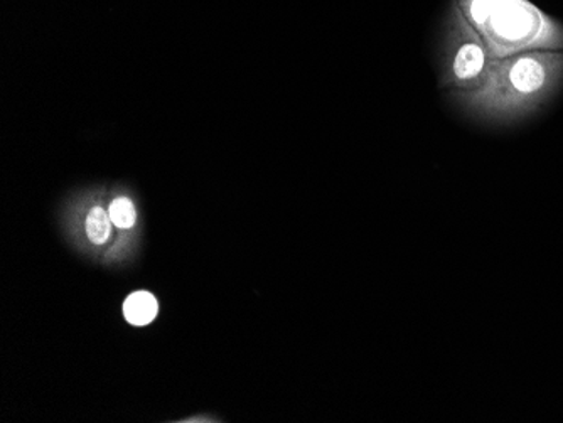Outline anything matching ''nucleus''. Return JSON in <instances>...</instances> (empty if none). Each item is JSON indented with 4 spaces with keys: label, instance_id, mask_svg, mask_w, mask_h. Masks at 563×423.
Returning <instances> with one entry per match:
<instances>
[{
    "label": "nucleus",
    "instance_id": "f257e3e1",
    "mask_svg": "<svg viewBox=\"0 0 563 423\" xmlns=\"http://www.w3.org/2000/svg\"><path fill=\"white\" fill-rule=\"evenodd\" d=\"M562 88L563 49L530 52L493 59L481 87L445 97L474 122L508 127L540 112Z\"/></svg>",
    "mask_w": 563,
    "mask_h": 423
},
{
    "label": "nucleus",
    "instance_id": "f03ea898",
    "mask_svg": "<svg viewBox=\"0 0 563 423\" xmlns=\"http://www.w3.org/2000/svg\"><path fill=\"white\" fill-rule=\"evenodd\" d=\"M493 59L563 49V24L530 0H454Z\"/></svg>",
    "mask_w": 563,
    "mask_h": 423
},
{
    "label": "nucleus",
    "instance_id": "7ed1b4c3",
    "mask_svg": "<svg viewBox=\"0 0 563 423\" xmlns=\"http://www.w3.org/2000/svg\"><path fill=\"white\" fill-rule=\"evenodd\" d=\"M492 63L493 56L483 36L452 0L439 40V88L444 93L476 90L488 75Z\"/></svg>",
    "mask_w": 563,
    "mask_h": 423
},
{
    "label": "nucleus",
    "instance_id": "20e7f679",
    "mask_svg": "<svg viewBox=\"0 0 563 423\" xmlns=\"http://www.w3.org/2000/svg\"><path fill=\"white\" fill-rule=\"evenodd\" d=\"M157 312H159V304L156 297L145 290L132 293L123 304V314L134 326H147L156 319Z\"/></svg>",
    "mask_w": 563,
    "mask_h": 423
},
{
    "label": "nucleus",
    "instance_id": "39448f33",
    "mask_svg": "<svg viewBox=\"0 0 563 423\" xmlns=\"http://www.w3.org/2000/svg\"><path fill=\"white\" fill-rule=\"evenodd\" d=\"M112 223V218H110V214L107 213L103 208L95 207L93 210L88 213L87 218L88 238H90L95 245H103V243L110 238Z\"/></svg>",
    "mask_w": 563,
    "mask_h": 423
},
{
    "label": "nucleus",
    "instance_id": "423d86ee",
    "mask_svg": "<svg viewBox=\"0 0 563 423\" xmlns=\"http://www.w3.org/2000/svg\"><path fill=\"white\" fill-rule=\"evenodd\" d=\"M109 214L112 218L113 225L122 230L132 229L135 218H137L134 204H132L129 198L113 199V203L110 204Z\"/></svg>",
    "mask_w": 563,
    "mask_h": 423
}]
</instances>
